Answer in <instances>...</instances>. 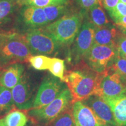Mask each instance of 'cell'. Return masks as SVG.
<instances>
[{
    "instance_id": "1",
    "label": "cell",
    "mask_w": 126,
    "mask_h": 126,
    "mask_svg": "<svg viewBox=\"0 0 126 126\" xmlns=\"http://www.w3.org/2000/svg\"><path fill=\"white\" fill-rule=\"evenodd\" d=\"M64 75L63 81L72 96V102L82 101L96 94L101 73L93 71L83 60Z\"/></svg>"
},
{
    "instance_id": "2",
    "label": "cell",
    "mask_w": 126,
    "mask_h": 126,
    "mask_svg": "<svg viewBox=\"0 0 126 126\" xmlns=\"http://www.w3.org/2000/svg\"><path fill=\"white\" fill-rule=\"evenodd\" d=\"M85 15L78 9H71L62 17L44 26L42 30L60 47L71 46L78 34Z\"/></svg>"
},
{
    "instance_id": "3",
    "label": "cell",
    "mask_w": 126,
    "mask_h": 126,
    "mask_svg": "<svg viewBox=\"0 0 126 126\" xmlns=\"http://www.w3.org/2000/svg\"><path fill=\"white\" fill-rule=\"evenodd\" d=\"M72 96L67 88L51 103L40 109H32L28 112L31 120L34 124L48 125L58 116L72 106Z\"/></svg>"
},
{
    "instance_id": "4",
    "label": "cell",
    "mask_w": 126,
    "mask_h": 126,
    "mask_svg": "<svg viewBox=\"0 0 126 126\" xmlns=\"http://www.w3.org/2000/svg\"><path fill=\"white\" fill-rule=\"evenodd\" d=\"M18 36L28 46L32 55H53L61 47L42 29H30Z\"/></svg>"
},
{
    "instance_id": "5",
    "label": "cell",
    "mask_w": 126,
    "mask_h": 126,
    "mask_svg": "<svg viewBox=\"0 0 126 126\" xmlns=\"http://www.w3.org/2000/svg\"><path fill=\"white\" fill-rule=\"evenodd\" d=\"M95 26L86 17L78 34L74 41L70 51L69 59L72 64H78L82 60L86 53L94 45Z\"/></svg>"
},
{
    "instance_id": "6",
    "label": "cell",
    "mask_w": 126,
    "mask_h": 126,
    "mask_svg": "<svg viewBox=\"0 0 126 126\" xmlns=\"http://www.w3.org/2000/svg\"><path fill=\"white\" fill-rule=\"evenodd\" d=\"M33 56L29 47L19 36L7 39L0 47V68L28 61Z\"/></svg>"
},
{
    "instance_id": "7",
    "label": "cell",
    "mask_w": 126,
    "mask_h": 126,
    "mask_svg": "<svg viewBox=\"0 0 126 126\" xmlns=\"http://www.w3.org/2000/svg\"><path fill=\"white\" fill-rule=\"evenodd\" d=\"M117 56L116 47L94 45L82 60L93 71L103 73L111 67Z\"/></svg>"
},
{
    "instance_id": "8",
    "label": "cell",
    "mask_w": 126,
    "mask_h": 126,
    "mask_svg": "<svg viewBox=\"0 0 126 126\" xmlns=\"http://www.w3.org/2000/svg\"><path fill=\"white\" fill-rule=\"evenodd\" d=\"M67 88L60 79L47 75L39 86L33 105L32 109H40L53 102Z\"/></svg>"
},
{
    "instance_id": "9",
    "label": "cell",
    "mask_w": 126,
    "mask_h": 126,
    "mask_svg": "<svg viewBox=\"0 0 126 126\" xmlns=\"http://www.w3.org/2000/svg\"><path fill=\"white\" fill-rule=\"evenodd\" d=\"M126 85L116 72L108 68L101 73L96 95L102 98H113L123 94Z\"/></svg>"
},
{
    "instance_id": "10",
    "label": "cell",
    "mask_w": 126,
    "mask_h": 126,
    "mask_svg": "<svg viewBox=\"0 0 126 126\" xmlns=\"http://www.w3.org/2000/svg\"><path fill=\"white\" fill-rule=\"evenodd\" d=\"M15 108L20 110H28L33 108L34 96L32 88L25 76L11 89Z\"/></svg>"
},
{
    "instance_id": "11",
    "label": "cell",
    "mask_w": 126,
    "mask_h": 126,
    "mask_svg": "<svg viewBox=\"0 0 126 126\" xmlns=\"http://www.w3.org/2000/svg\"><path fill=\"white\" fill-rule=\"evenodd\" d=\"M71 113L75 126H109L81 101L72 103Z\"/></svg>"
},
{
    "instance_id": "12",
    "label": "cell",
    "mask_w": 126,
    "mask_h": 126,
    "mask_svg": "<svg viewBox=\"0 0 126 126\" xmlns=\"http://www.w3.org/2000/svg\"><path fill=\"white\" fill-rule=\"evenodd\" d=\"M89 107L102 121L109 126H117L109 105L102 97L93 94L81 101Z\"/></svg>"
},
{
    "instance_id": "13",
    "label": "cell",
    "mask_w": 126,
    "mask_h": 126,
    "mask_svg": "<svg viewBox=\"0 0 126 126\" xmlns=\"http://www.w3.org/2000/svg\"><path fill=\"white\" fill-rule=\"evenodd\" d=\"M122 34L116 26L111 23L102 27H95L94 45L116 47L118 39Z\"/></svg>"
},
{
    "instance_id": "14",
    "label": "cell",
    "mask_w": 126,
    "mask_h": 126,
    "mask_svg": "<svg viewBox=\"0 0 126 126\" xmlns=\"http://www.w3.org/2000/svg\"><path fill=\"white\" fill-rule=\"evenodd\" d=\"M23 22L32 28L45 26L48 24L42 8L25 5L20 11Z\"/></svg>"
},
{
    "instance_id": "15",
    "label": "cell",
    "mask_w": 126,
    "mask_h": 126,
    "mask_svg": "<svg viewBox=\"0 0 126 126\" xmlns=\"http://www.w3.org/2000/svg\"><path fill=\"white\" fill-rule=\"evenodd\" d=\"M25 67L22 63H15L7 66L0 72V85L12 89L23 76Z\"/></svg>"
},
{
    "instance_id": "16",
    "label": "cell",
    "mask_w": 126,
    "mask_h": 126,
    "mask_svg": "<svg viewBox=\"0 0 126 126\" xmlns=\"http://www.w3.org/2000/svg\"><path fill=\"white\" fill-rule=\"evenodd\" d=\"M103 99L112 110L117 126H126V94Z\"/></svg>"
},
{
    "instance_id": "17",
    "label": "cell",
    "mask_w": 126,
    "mask_h": 126,
    "mask_svg": "<svg viewBox=\"0 0 126 126\" xmlns=\"http://www.w3.org/2000/svg\"><path fill=\"white\" fill-rule=\"evenodd\" d=\"M85 17L96 28L105 26L110 23L103 7L99 4L91 8L85 15Z\"/></svg>"
},
{
    "instance_id": "18",
    "label": "cell",
    "mask_w": 126,
    "mask_h": 126,
    "mask_svg": "<svg viewBox=\"0 0 126 126\" xmlns=\"http://www.w3.org/2000/svg\"><path fill=\"white\" fill-rule=\"evenodd\" d=\"M28 116L21 110H13L0 118V126H25Z\"/></svg>"
},
{
    "instance_id": "19",
    "label": "cell",
    "mask_w": 126,
    "mask_h": 126,
    "mask_svg": "<svg viewBox=\"0 0 126 126\" xmlns=\"http://www.w3.org/2000/svg\"><path fill=\"white\" fill-rule=\"evenodd\" d=\"M12 90L0 85V117L15 109Z\"/></svg>"
},
{
    "instance_id": "20",
    "label": "cell",
    "mask_w": 126,
    "mask_h": 126,
    "mask_svg": "<svg viewBox=\"0 0 126 126\" xmlns=\"http://www.w3.org/2000/svg\"><path fill=\"white\" fill-rule=\"evenodd\" d=\"M43 10L48 24L58 20L70 11L67 4L48 6L43 8Z\"/></svg>"
},
{
    "instance_id": "21",
    "label": "cell",
    "mask_w": 126,
    "mask_h": 126,
    "mask_svg": "<svg viewBox=\"0 0 126 126\" xmlns=\"http://www.w3.org/2000/svg\"><path fill=\"white\" fill-rule=\"evenodd\" d=\"M28 61L35 70L44 71L48 70L49 68L51 58L47 57L46 55H33L30 57Z\"/></svg>"
},
{
    "instance_id": "22",
    "label": "cell",
    "mask_w": 126,
    "mask_h": 126,
    "mask_svg": "<svg viewBox=\"0 0 126 126\" xmlns=\"http://www.w3.org/2000/svg\"><path fill=\"white\" fill-rule=\"evenodd\" d=\"M71 107L46 126H75L72 116Z\"/></svg>"
},
{
    "instance_id": "23",
    "label": "cell",
    "mask_w": 126,
    "mask_h": 126,
    "mask_svg": "<svg viewBox=\"0 0 126 126\" xmlns=\"http://www.w3.org/2000/svg\"><path fill=\"white\" fill-rule=\"evenodd\" d=\"M48 70L53 76L60 79L63 81L65 72L64 60L58 58H51Z\"/></svg>"
},
{
    "instance_id": "24",
    "label": "cell",
    "mask_w": 126,
    "mask_h": 126,
    "mask_svg": "<svg viewBox=\"0 0 126 126\" xmlns=\"http://www.w3.org/2000/svg\"><path fill=\"white\" fill-rule=\"evenodd\" d=\"M109 68L116 72L126 85V60L122 59L117 54L113 64Z\"/></svg>"
},
{
    "instance_id": "25",
    "label": "cell",
    "mask_w": 126,
    "mask_h": 126,
    "mask_svg": "<svg viewBox=\"0 0 126 126\" xmlns=\"http://www.w3.org/2000/svg\"><path fill=\"white\" fill-rule=\"evenodd\" d=\"M70 0H25V5L43 8L53 5L67 4Z\"/></svg>"
},
{
    "instance_id": "26",
    "label": "cell",
    "mask_w": 126,
    "mask_h": 126,
    "mask_svg": "<svg viewBox=\"0 0 126 126\" xmlns=\"http://www.w3.org/2000/svg\"><path fill=\"white\" fill-rule=\"evenodd\" d=\"M14 5L11 0H0V21L7 18L13 12Z\"/></svg>"
},
{
    "instance_id": "27",
    "label": "cell",
    "mask_w": 126,
    "mask_h": 126,
    "mask_svg": "<svg viewBox=\"0 0 126 126\" xmlns=\"http://www.w3.org/2000/svg\"><path fill=\"white\" fill-rule=\"evenodd\" d=\"M108 13L110 18L115 22L119 19L126 16V4L119 2L114 8L108 11Z\"/></svg>"
},
{
    "instance_id": "28",
    "label": "cell",
    "mask_w": 126,
    "mask_h": 126,
    "mask_svg": "<svg viewBox=\"0 0 126 126\" xmlns=\"http://www.w3.org/2000/svg\"><path fill=\"white\" fill-rule=\"evenodd\" d=\"M77 9L84 15L91 8L99 4V0H74Z\"/></svg>"
},
{
    "instance_id": "29",
    "label": "cell",
    "mask_w": 126,
    "mask_h": 126,
    "mask_svg": "<svg viewBox=\"0 0 126 126\" xmlns=\"http://www.w3.org/2000/svg\"><path fill=\"white\" fill-rule=\"evenodd\" d=\"M117 54L122 59L126 60V34H122L117 42Z\"/></svg>"
},
{
    "instance_id": "30",
    "label": "cell",
    "mask_w": 126,
    "mask_h": 126,
    "mask_svg": "<svg viewBox=\"0 0 126 126\" xmlns=\"http://www.w3.org/2000/svg\"><path fill=\"white\" fill-rule=\"evenodd\" d=\"M119 2L120 0H99V4L108 11L114 8Z\"/></svg>"
},
{
    "instance_id": "31",
    "label": "cell",
    "mask_w": 126,
    "mask_h": 126,
    "mask_svg": "<svg viewBox=\"0 0 126 126\" xmlns=\"http://www.w3.org/2000/svg\"><path fill=\"white\" fill-rule=\"evenodd\" d=\"M114 24L122 34H126V16H124L115 22Z\"/></svg>"
},
{
    "instance_id": "32",
    "label": "cell",
    "mask_w": 126,
    "mask_h": 126,
    "mask_svg": "<svg viewBox=\"0 0 126 126\" xmlns=\"http://www.w3.org/2000/svg\"><path fill=\"white\" fill-rule=\"evenodd\" d=\"M15 35V33H11L4 32L0 31V47L7 39Z\"/></svg>"
},
{
    "instance_id": "33",
    "label": "cell",
    "mask_w": 126,
    "mask_h": 126,
    "mask_svg": "<svg viewBox=\"0 0 126 126\" xmlns=\"http://www.w3.org/2000/svg\"><path fill=\"white\" fill-rule=\"evenodd\" d=\"M15 4H18L19 5H25V0H11Z\"/></svg>"
},
{
    "instance_id": "34",
    "label": "cell",
    "mask_w": 126,
    "mask_h": 126,
    "mask_svg": "<svg viewBox=\"0 0 126 126\" xmlns=\"http://www.w3.org/2000/svg\"><path fill=\"white\" fill-rule=\"evenodd\" d=\"M120 2H122L126 4V0H120Z\"/></svg>"
},
{
    "instance_id": "35",
    "label": "cell",
    "mask_w": 126,
    "mask_h": 126,
    "mask_svg": "<svg viewBox=\"0 0 126 126\" xmlns=\"http://www.w3.org/2000/svg\"><path fill=\"white\" fill-rule=\"evenodd\" d=\"M123 94H126V89H125V90L124 91V92H123Z\"/></svg>"
},
{
    "instance_id": "36",
    "label": "cell",
    "mask_w": 126,
    "mask_h": 126,
    "mask_svg": "<svg viewBox=\"0 0 126 126\" xmlns=\"http://www.w3.org/2000/svg\"><path fill=\"white\" fill-rule=\"evenodd\" d=\"M40 126V125H37V126Z\"/></svg>"
}]
</instances>
